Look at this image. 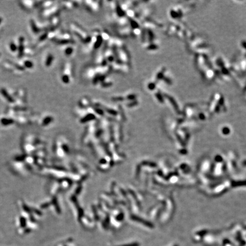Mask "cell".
<instances>
[{
  "mask_svg": "<svg viewBox=\"0 0 246 246\" xmlns=\"http://www.w3.org/2000/svg\"><path fill=\"white\" fill-rule=\"evenodd\" d=\"M70 28L73 34L75 35L80 42L86 44L89 42L91 39V36H89L85 30L83 29L78 24L75 22H71L70 23Z\"/></svg>",
  "mask_w": 246,
  "mask_h": 246,
  "instance_id": "obj_1",
  "label": "cell"
},
{
  "mask_svg": "<svg viewBox=\"0 0 246 246\" xmlns=\"http://www.w3.org/2000/svg\"><path fill=\"white\" fill-rule=\"evenodd\" d=\"M73 76V66L70 62L66 63L63 68L61 80L64 84H69Z\"/></svg>",
  "mask_w": 246,
  "mask_h": 246,
  "instance_id": "obj_2",
  "label": "cell"
},
{
  "mask_svg": "<svg viewBox=\"0 0 246 246\" xmlns=\"http://www.w3.org/2000/svg\"><path fill=\"white\" fill-rule=\"evenodd\" d=\"M115 53L116 59L118 60L117 62L121 63L123 64H129L130 62V56L128 52L125 49V47L120 49H112Z\"/></svg>",
  "mask_w": 246,
  "mask_h": 246,
  "instance_id": "obj_3",
  "label": "cell"
},
{
  "mask_svg": "<svg viewBox=\"0 0 246 246\" xmlns=\"http://www.w3.org/2000/svg\"><path fill=\"white\" fill-rule=\"evenodd\" d=\"M53 41L55 43L59 45H67L74 43L73 38L70 33L67 32L58 34Z\"/></svg>",
  "mask_w": 246,
  "mask_h": 246,
  "instance_id": "obj_4",
  "label": "cell"
},
{
  "mask_svg": "<svg viewBox=\"0 0 246 246\" xmlns=\"http://www.w3.org/2000/svg\"><path fill=\"white\" fill-rule=\"evenodd\" d=\"M111 70H113L119 73H128L130 70L129 64H123L121 63L115 62L110 66Z\"/></svg>",
  "mask_w": 246,
  "mask_h": 246,
  "instance_id": "obj_5",
  "label": "cell"
},
{
  "mask_svg": "<svg viewBox=\"0 0 246 246\" xmlns=\"http://www.w3.org/2000/svg\"><path fill=\"white\" fill-rule=\"evenodd\" d=\"M104 55L105 60L108 65L111 66L113 63L116 62L115 53L113 49L107 47L105 51H104Z\"/></svg>",
  "mask_w": 246,
  "mask_h": 246,
  "instance_id": "obj_6",
  "label": "cell"
},
{
  "mask_svg": "<svg viewBox=\"0 0 246 246\" xmlns=\"http://www.w3.org/2000/svg\"><path fill=\"white\" fill-rule=\"evenodd\" d=\"M85 7L87 10L92 13H96L100 10L101 7L100 2L94 1H87L84 2Z\"/></svg>",
  "mask_w": 246,
  "mask_h": 246,
  "instance_id": "obj_7",
  "label": "cell"
},
{
  "mask_svg": "<svg viewBox=\"0 0 246 246\" xmlns=\"http://www.w3.org/2000/svg\"><path fill=\"white\" fill-rule=\"evenodd\" d=\"M60 11V8L59 6H54V7H51L50 9L48 8L47 9H45L43 11V13L42 14V16L43 18H48L50 17H54L58 14Z\"/></svg>",
  "mask_w": 246,
  "mask_h": 246,
  "instance_id": "obj_8",
  "label": "cell"
},
{
  "mask_svg": "<svg viewBox=\"0 0 246 246\" xmlns=\"http://www.w3.org/2000/svg\"><path fill=\"white\" fill-rule=\"evenodd\" d=\"M20 5L25 10L28 11L33 10L37 6V2L35 1H20Z\"/></svg>",
  "mask_w": 246,
  "mask_h": 246,
  "instance_id": "obj_9",
  "label": "cell"
},
{
  "mask_svg": "<svg viewBox=\"0 0 246 246\" xmlns=\"http://www.w3.org/2000/svg\"><path fill=\"white\" fill-rule=\"evenodd\" d=\"M78 105L80 108H88L92 105V101L87 97H83L78 101Z\"/></svg>",
  "mask_w": 246,
  "mask_h": 246,
  "instance_id": "obj_10",
  "label": "cell"
},
{
  "mask_svg": "<svg viewBox=\"0 0 246 246\" xmlns=\"http://www.w3.org/2000/svg\"><path fill=\"white\" fill-rule=\"evenodd\" d=\"M0 93H1V95H2V96L4 98H5V99L8 101L9 103H14L15 100L11 96V95L9 94L8 91L5 88H1L0 89Z\"/></svg>",
  "mask_w": 246,
  "mask_h": 246,
  "instance_id": "obj_11",
  "label": "cell"
},
{
  "mask_svg": "<svg viewBox=\"0 0 246 246\" xmlns=\"http://www.w3.org/2000/svg\"><path fill=\"white\" fill-rule=\"evenodd\" d=\"M165 71H166L165 68H161L160 70H159L157 72L156 74V75H155V76H154V82H156L157 83H158V82L160 80H163L164 77H165Z\"/></svg>",
  "mask_w": 246,
  "mask_h": 246,
  "instance_id": "obj_12",
  "label": "cell"
},
{
  "mask_svg": "<svg viewBox=\"0 0 246 246\" xmlns=\"http://www.w3.org/2000/svg\"><path fill=\"white\" fill-rule=\"evenodd\" d=\"M60 23H61V19H60V17H59V16L57 15V16L52 17L50 21V27L53 30H55V28L59 26Z\"/></svg>",
  "mask_w": 246,
  "mask_h": 246,
  "instance_id": "obj_13",
  "label": "cell"
},
{
  "mask_svg": "<svg viewBox=\"0 0 246 246\" xmlns=\"http://www.w3.org/2000/svg\"><path fill=\"white\" fill-rule=\"evenodd\" d=\"M144 47L147 50L152 51L157 50L159 48V46L157 43L155 42V41L152 42H146L144 43Z\"/></svg>",
  "mask_w": 246,
  "mask_h": 246,
  "instance_id": "obj_14",
  "label": "cell"
},
{
  "mask_svg": "<svg viewBox=\"0 0 246 246\" xmlns=\"http://www.w3.org/2000/svg\"><path fill=\"white\" fill-rule=\"evenodd\" d=\"M99 85L100 86V87L103 88H109L113 85V82H112V80L107 76L106 78L102 81Z\"/></svg>",
  "mask_w": 246,
  "mask_h": 246,
  "instance_id": "obj_15",
  "label": "cell"
},
{
  "mask_svg": "<svg viewBox=\"0 0 246 246\" xmlns=\"http://www.w3.org/2000/svg\"><path fill=\"white\" fill-rule=\"evenodd\" d=\"M18 56L22 57L24 54L25 48H24V38L21 37L19 38V46H18Z\"/></svg>",
  "mask_w": 246,
  "mask_h": 246,
  "instance_id": "obj_16",
  "label": "cell"
},
{
  "mask_svg": "<svg viewBox=\"0 0 246 246\" xmlns=\"http://www.w3.org/2000/svg\"><path fill=\"white\" fill-rule=\"evenodd\" d=\"M30 27L31 29V30L34 33V34H38L40 33L41 31L43 30L42 29H41L40 27H38L37 24L35 23L34 20H31L30 21Z\"/></svg>",
  "mask_w": 246,
  "mask_h": 246,
  "instance_id": "obj_17",
  "label": "cell"
},
{
  "mask_svg": "<svg viewBox=\"0 0 246 246\" xmlns=\"http://www.w3.org/2000/svg\"><path fill=\"white\" fill-rule=\"evenodd\" d=\"M16 95L18 96V97L20 100H21V101H23V103H25L26 101V92L25 90H24V89H20L16 93Z\"/></svg>",
  "mask_w": 246,
  "mask_h": 246,
  "instance_id": "obj_18",
  "label": "cell"
},
{
  "mask_svg": "<svg viewBox=\"0 0 246 246\" xmlns=\"http://www.w3.org/2000/svg\"><path fill=\"white\" fill-rule=\"evenodd\" d=\"M54 60V56H53V54H49L46 56V59H45V61H44V65L45 66H46L47 67H49L51 66L52 65L53 62Z\"/></svg>",
  "mask_w": 246,
  "mask_h": 246,
  "instance_id": "obj_19",
  "label": "cell"
},
{
  "mask_svg": "<svg viewBox=\"0 0 246 246\" xmlns=\"http://www.w3.org/2000/svg\"><path fill=\"white\" fill-rule=\"evenodd\" d=\"M73 44H67V46L65 47V49H64V54L67 56H70L73 54V53L74 52V48L73 46H72Z\"/></svg>",
  "mask_w": 246,
  "mask_h": 246,
  "instance_id": "obj_20",
  "label": "cell"
},
{
  "mask_svg": "<svg viewBox=\"0 0 246 246\" xmlns=\"http://www.w3.org/2000/svg\"><path fill=\"white\" fill-rule=\"evenodd\" d=\"M125 101H132L137 100V95L136 94L133 92L128 93L125 96H124Z\"/></svg>",
  "mask_w": 246,
  "mask_h": 246,
  "instance_id": "obj_21",
  "label": "cell"
},
{
  "mask_svg": "<svg viewBox=\"0 0 246 246\" xmlns=\"http://www.w3.org/2000/svg\"><path fill=\"white\" fill-rule=\"evenodd\" d=\"M154 96L156 98V99L158 100L159 103H164V96L161 94L157 89L154 91Z\"/></svg>",
  "mask_w": 246,
  "mask_h": 246,
  "instance_id": "obj_22",
  "label": "cell"
},
{
  "mask_svg": "<svg viewBox=\"0 0 246 246\" xmlns=\"http://www.w3.org/2000/svg\"><path fill=\"white\" fill-rule=\"evenodd\" d=\"M22 64H23V67L25 68H31L33 67L34 64L33 62L29 61V60H25L22 62Z\"/></svg>",
  "mask_w": 246,
  "mask_h": 246,
  "instance_id": "obj_23",
  "label": "cell"
},
{
  "mask_svg": "<svg viewBox=\"0 0 246 246\" xmlns=\"http://www.w3.org/2000/svg\"><path fill=\"white\" fill-rule=\"evenodd\" d=\"M157 83L154 82H149L148 85V88L152 91H154L157 89Z\"/></svg>",
  "mask_w": 246,
  "mask_h": 246,
  "instance_id": "obj_24",
  "label": "cell"
},
{
  "mask_svg": "<svg viewBox=\"0 0 246 246\" xmlns=\"http://www.w3.org/2000/svg\"><path fill=\"white\" fill-rule=\"evenodd\" d=\"M13 121H14L12 119L8 118H2L1 120V122H2V124L4 125H10L12 124Z\"/></svg>",
  "mask_w": 246,
  "mask_h": 246,
  "instance_id": "obj_25",
  "label": "cell"
},
{
  "mask_svg": "<svg viewBox=\"0 0 246 246\" xmlns=\"http://www.w3.org/2000/svg\"><path fill=\"white\" fill-rule=\"evenodd\" d=\"M112 100L113 101L116 102H121L125 101L124 96H113L112 98Z\"/></svg>",
  "mask_w": 246,
  "mask_h": 246,
  "instance_id": "obj_26",
  "label": "cell"
},
{
  "mask_svg": "<svg viewBox=\"0 0 246 246\" xmlns=\"http://www.w3.org/2000/svg\"><path fill=\"white\" fill-rule=\"evenodd\" d=\"M9 48L11 51L12 52H16L18 50V46L13 42H11L9 44Z\"/></svg>",
  "mask_w": 246,
  "mask_h": 246,
  "instance_id": "obj_27",
  "label": "cell"
},
{
  "mask_svg": "<svg viewBox=\"0 0 246 246\" xmlns=\"http://www.w3.org/2000/svg\"><path fill=\"white\" fill-rule=\"evenodd\" d=\"M138 104H139V102H138L137 100L132 101H128L127 103H126V105H127V106L128 107H133L135 106H137Z\"/></svg>",
  "mask_w": 246,
  "mask_h": 246,
  "instance_id": "obj_28",
  "label": "cell"
},
{
  "mask_svg": "<svg viewBox=\"0 0 246 246\" xmlns=\"http://www.w3.org/2000/svg\"><path fill=\"white\" fill-rule=\"evenodd\" d=\"M53 120V118L52 117H51V116H46V118H45L44 119V120H43V125H47V124H49V123L48 122H51Z\"/></svg>",
  "mask_w": 246,
  "mask_h": 246,
  "instance_id": "obj_29",
  "label": "cell"
},
{
  "mask_svg": "<svg viewBox=\"0 0 246 246\" xmlns=\"http://www.w3.org/2000/svg\"><path fill=\"white\" fill-rule=\"evenodd\" d=\"M2 18H1V17H0V24H1V22H2Z\"/></svg>",
  "mask_w": 246,
  "mask_h": 246,
  "instance_id": "obj_30",
  "label": "cell"
}]
</instances>
